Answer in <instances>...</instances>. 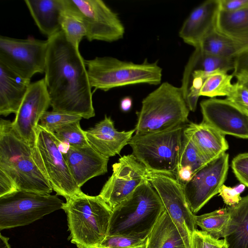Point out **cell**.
I'll use <instances>...</instances> for the list:
<instances>
[{
    "instance_id": "cell-28",
    "label": "cell",
    "mask_w": 248,
    "mask_h": 248,
    "mask_svg": "<svg viewBox=\"0 0 248 248\" xmlns=\"http://www.w3.org/2000/svg\"><path fill=\"white\" fill-rule=\"evenodd\" d=\"M195 222L213 237L219 239L226 236L231 216L227 208L215 210L200 216H194Z\"/></svg>"
},
{
    "instance_id": "cell-16",
    "label": "cell",
    "mask_w": 248,
    "mask_h": 248,
    "mask_svg": "<svg viewBox=\"0 0 248 248\" xmlns=\"http://www.w3.org/2000/svg\"><path fill=\"white\" fill-rule=\"evenodd\" d=\"M202 122L224 135L248 139V115L225 99L211 98L200 103Z\"/></svg>"
},
{
    "instance_id": "cell-36",
    "label": "cell",
    "mask_w": 248,
    "mask_h": 248,
    "mask_svg": "<svg viewBox=\"0 0 248 248\" xmlns=\"http://www.w3.org/2000/svg\"><path fill=\"white\" fill-rule=\"evenodd\" d=\"M226 99L248 115V89L243 84L238 81L233 84Z\"/></svg>"
},
{
    "instance_id": "cell-37",
    "label": "cell",
    "mask_w": 248,
    "mask_h": 248,
    "mask_svg": "<svg viewBox=\"0 0 248 248\" xmlns=\"http://www.w3.org/2000/svg\"><path fill=\"white\" fill-rule=\"evenodd\" d=\"M231 167L241 184L248 187V152L238 154L234 157Z\"/></svg>"
},
{
    "instance_id": "cell-9",
    "label": "cell",
    "mask_w": 248,
    "mask_h": 248,
    "mask_svg": "<svg viewBox=\"0 0 248 248\" xmlns=\"http://www.w3.org/2000/svg\"><path fill=\"white\" fill-rule=\"evenodd\" d=\"M64 203L57 195L22 190L0 197V230L29 225Z\"/></svg>"
},
{
    "instance_id": "cell-38",
    "label": "cell",
    "mask_w": 248,
    "mask_h": 248,
    "mask_svg": "<svg viewBox=\"0 0 248 248\" xmlns=\"http://www.w3.org/2000/svg\"><path fill=\"white\" fill-rule=\"evenodd\" d=\"M246 186L240 184L233 187L223 185L220 187L218 193L222 197L224 202L229 206L234 205L241 201L240 194L245 190Z\"/></svg>"
},
{
    "instance_id": "cell-17",
    "label": "cell",
    "mask_w": 248,
    "mask_h": 248,
    "mask_svg": "<svg viewBox=\"0 0 248 248\" xmlns=\"http://www.w3.org/2000/svg\"><path fill=\"white\" fill-rule=\"evenodd\" d=\"M62 152L74 180L80 188L91 179L108 171L109 158L90 145L84 147L66 145Z\"/></svg>"
},
{
    "instance_id": "cell-32",
    "label": "cell",
    "mask_w": 248,
    "mask_h": 248,
    "mask_svg": "<svg viewBox=\"0 0 248 248\" xmlns=\"http://www.w3.org/2000/svg\"><path fill=\"white\" fill-rule=\"evenodd\" d=\"M52 133L62 143L75 147H84L89 145L85 131L80 126V121L67 123L56 129Z\"/></svg>"
},
{
    "instance_id": "cell-18",
    "label": "cell",
    "mask_w": 248,
    "mask_h": 248,
    "mask_svg": "<svg viewBox=\"0 0 248 248\" xmlns=\"http://www.w3.org/2000/svg\"><path fill=\"white\" fill-rule=\"evenodd\" d=\"M219 0H207L196 7L183 23L179 36L186 44L198 47L216 29Z\"/></svg>"
},
{
    "instance_id": "cell-12",
    "label": "cell",
    "mask_w": 248,
    "mask_h": 248,
    "mask_svg": "<svg viewBox=\"0 0 248 248\" xmlns=\"http://www.w3.org/2000/svg\"><path fill=\"white\" fill-rule=\"evenodd\" d=\"M229 154L224 153L208 162L183 185L187 204L194 214L218 193L229 169Z\"/></svg>"
},
{
    "instance_id": "cell-24",
    "label": "cell",
    "mask_w": 248,
    "mask_h": 248,
    "mask_svg": "<svg viewBox=\"0 0 248 248\" xmlns=\"http://www.w3.org/2000/svg\"><path fill=\"white\" fill-rule=\"evenodd\" d=\"M197 48L204 53L234 59L248 50V40L226 36L215 29Z\"/></svg>"
},
{
    "instance_id": "cell-15",
    "label": "cell",
    "mask_w": 248,
    "mask_h": 248,
    "mask_svg": "<svg viewBox=\"0 0 248 248\" xmlns=\"http://www.w3.org/2000/svg\"><path fill=\"white\" fill-rule=\"evenodd\" d=\"M50 106V100L44 78L31 82L12 126L17 135L31 147L35 144L39 121Z\"/></svg>"
},
{
    "instance_id": "cell-14",
    "label": "cell",
    "mask_w": 248,
    "mask_h": 248,
    "mask_svg": "<svg viewBox=\"0 0 248 248\" xmlns=\"http://www.w3.org/2000/svg\"><path fill=\"white\" fill-rule=\"evenodd\" d=\"M112 167L98 195L113 209L148 179L149 170L132 154L121 157Z\"/></svg>"
},
{
    "instance_id": "cell-39",
    "label": "cell",
    "mask_w": 248,
    "mask_h": 248,
    "mask_svg": "<svg viewBox=\"0 0 248 248\" xmlns=\"http://www.w3.org/2000/svg\"><path fill=\"white\" fill-rule=\"evenodd\" d=\"M233 77L248 78V50L234 59Z\"/></svg>"
},
{
    "instance_id": "cell-43",
    "label": "cell",
    "mask_w": 248,
    "mask_h": 248,
    "mask_svg": "<svg viewBox=\"0 0 248 248\" xmlns=\"http://www.w3.org/2000/svg\"><path fill=\"white\" fill-rule=\"evenodd\" d=\"M9 238L2 235L1 234L0 235V248H11L9 243Z\"/></svg>"
},
{
    "instance_id": "cell-1",
    "label": "cell",
    "mask_w": 248,
    "mask_h": 248,
    "mask_svg": "<svg viewBox=\"0 0 248 248\" xmlns=\"http://www.w3.org/2000/svg\"><path fill=\"white\" fill-rule=\"evenodd\" d=\"M44 79L53 110L95 116L85 60L60 31L47 38Z\"/></svg>"
},
{
    "instance_id": "cell-26",
    "label": "cell",
    "mask_w": 248,
    "mask_h": 248,
    "mask_svg": "<svg viewBox=\"0 0 248 248\" xmlns=\"http://www.w3.org/2000/svg\"><path fill=\"white\" fill-rule=\"evenodd\" d=\"M216 30L233 38L248 40V7L232 12L219 10Z\"/></svg>"
},
{
    "instance_id": "cell-21",
    "label": "cell",
    "mask_w": 248,
    "mask_h": 248,
    "mask_svg": "<svg viewBox=\"0 0 248 248\" xmlns=\"http://www.w3.org/2000/svg\"><path fill=\"white\" fill-rule=\"evenodd\" d=\"M184 132L192 139L208 161L226 153L229 148L225 135L202 122L189 123L185 126Z\"/></svg>"
},
{
    "instance_id": "cell-41",
    "label": "cell",
    "mask_w": 248,
    "mask_h": 248,
    "mask_svg": "<svg viewBox=\"0 0 248 248\" xmlns=\"http://www.w3.org/2000/svg\"><path fill=\"white\" fill-rule=\"evenodd\" d=\"M220 10L232 12L248 7V0H219Z\"/></svg>"
},
{
    "instance_id": "cell-29",
    "label": "cell",
    "mask_w": 248,
    "mask_h": 248,
    "mask_svg": "<svg viewBox=\"0 0 248 248\" xmlns=\"http://www.w3.org/2000/svg\"><path fill=\"white\" fill-rule=\"evenodd\" d=\"M198 68L203 70L207 76L217 72H226L233 70L234 59L204 53L195 48L189 58Z\"/></svg>"
},
{
    "instance_id": "cell-23",
    "label": "cell",
    "mask_w": 248,
    "mask_h": 248,
    "mask_svg": "<svg viewBox=\"0 0 248 248\" xmlns=\"http://www.w3.org/2000/svg\"><path fill=\"white\" fill-rule=\"evenodd\" d=\"M227 209L231 219L224 238L228 248H248V195Z\"/></svg>"
},
{
    "instance_id": "cell-44",
    "label": "cell",
    "mask_w": 248,
    "mask_h": 248,
    "mask_svg": "<svg viewBox=\"0 0 248 248\" xmlns=\"http://www.w3.org/2000/svg\"><path fill=\"white\" fill-rule=\"evenodd\" d=\"M237 81L243 84L248 89V78L244 77H237L236 78Z\"/></svg>"
},
{
    "instance_id": "cell-3",
    "label": "cell",
    "mask_w": 248,
    "mask_h": 248,
    "mask_svg": "<svg viewBox=\"0 0 248 248\" xmlns=\"http://www.w3.org/2000/svg\"><path fill=\"white\" fill-rule=\"evenodd\" d=\"M0 170L18 190L50 194L53 188L32 157V147L16 132L9 120H0Z\"/></svg>"
},
{
    "instance_id": "cell-8",
    "label": "cell",
    "mask_w": 248,
    "mask_h": 248,
    "mask_svg": "<svg viewBox=\"0 0 248 248\" xmlns=\"http://www.w3.org/2000/svg\"><path fill=\"white\" fill-rule=\"evenodd\" d=\"M60 142L52 133L38 124L32 157L56 195L66 200L83 192L71 174Z\"/></svg>"
},
{
    "instance_id": "cell-22",
    "label": "cell",
    "mask_w": 248,
    "mask_h": 248,
    "mask_svg": "<svg viewBox=\"0 0 248 248\" xmlns=\"http://www.w3.org/2000/svg\"><path fill=\"white\" fill-rule=\"evenodd\" d=\"M40 31L49 38L61 31L60 16L63 0H25Z\"/></svg>"
},
{
    "instance_id": "cell-7",
    "label": "cell",
    "mask_w": 248,
    "mask_h": 248,
    "mask_svg": "<svg viewBox=\"0 0 248 248\" xmlns=\"http://www.w3.org/2000/svg\"><path fill=\"white\" fill-rule=\"evenodd\" d=\"M185 126L135 134L128 144L132 154L149 171L175 176Z\"/></svg>"
},
{
    "instance_id": "cell-27",
    "label": "cell",
    "mask_w": 248,
    "mask_h": 248,
    "mask_svg": "<svg viewBox=\"0 0 248 248\" xmlns=\"http://www.w3.org/2000/svg\"><path fill=\"white\" fill-rule=\"evenodd\" d=\"M60 24L67 40L79 49V44L86 35V29L80 14L72 0H63Z\"/></svg>"
},
{
    "instance_id": "cell-20",
    "label": "cell",
    "mask_w": 248,
    "mask_h": 248,
    "mask_svg": "<svg viewBox=\"0 0 248 248\" xmlns=\"http://www.w3.org/2000/svg\"><path fill=\"white\" fill-rule=\"evenodd\" d=\"M31 83V80L22 78L0 63L1 115L16 113Z\"/></svg>"
},
{
    "instance_id": "cell-5",
    "label": "cell",
    "mask_w": 248,
    "mask_h": 248,
    "mask_svg": "<svg viewBox=\"0 0 248 248\" xmlns=\"http://www.w3.org/2000/svg\"><path fill=\"white\" fill-rule=\"evenodd\" d=\"M189 109L180 87L165 82L149 93L136 112L135 134L163 131L188 122Z\"/></svg>"
},
{
    "instance_id": "cell-34",
    "label": "cell",
    "mask_w": 248,
    "mask_h": 248,
    "mask_svg": "<svg viewBox=\"0 0 248 248\" xmlns=\"http://www.w3.org/2000/svg\"><path fill=\"white\" fill-rule=\"evenodd\" d=\"M147 238L107 235L96 248H145Z\"/></svg>"
},
{
    "instance_id": "cell-10",
    "label": "cell",
    "mask_w": 248,
    "mask_h": 248,
    "mask_svg": "<svg viewBox=\"0 0 248 248\" xmlns=\"http://www.w3.org/2000/svg\"><path fill=\"white\" fill-rule=\"evenodd\" d=\"M47 40L21 39L0 35V63L23 79L44 73Z\"/></svg>"
},
{
    "instance_id": "cell-42",
    "label": "cell",
    "mask_w": 248,
    "mask_h": 248,
    "mask_svg": "<svg viewBox=\"0 0 248 248\" xmlns=\"http://www.w3.org/2000/svg\"><path fill=\"white\" fill-rule=\"evenodd\" d=\"M132 106V99L129 96H126L123 98L120 102V108L123 112L129 111Z\"/></svg>"
},
{
    "instance_id": "cell-25",
    "label": "cell",
    "mask_w": 248,
    "mask_h": 248,
    "mask_svg": "<svg viewBox=\"0 0 248 248\" xmlns=\"http://www.w3.org/2000/svg\"><path fill=\"white\" fill-rule=\"evenodd\" d=\"M145 248H186L177 228L165 210L147 237Z\"/></svg>"
},
{
    "instance_id": "cell-4",
    "label": "cell",
    "mask_w": 248,
    "mask_h": 248,
    "mask_svg": "<svg viewBox=\"0 0 248 248\" xmlns=\"http://www.w3.org/2000/svg\"><path fill=\"white\" fill-rule=\"evenodd\" d=\"M69 238L78 248H96L107 236L112 208L99 195L83 193L66 200Z\"/></svg>"
},
{
    "instance_id": "cell-2",
    "label": "cell",
    "mask_w": 248,
    "mask_h": 248,
    "mask_svg": "<svg viewBox=\"0 0 248 248\" xmlns=\"http://www.w3.org/2000/svg\"><path fill=\"white\" fill-rule=\"evenodd\" d=\"M164 211L160 197L147 179L112 209L107 235L147 238Z\"/></svg>"
},
{
    "instance_id": "cell-13",
    "label": "cell",
    "mask_w": 248,
    "mask_h": 248,
    "mask_svg": "<svg viewBox=\"0 0 248 248\" xmlns=\"http://www.w3.org/2000/svg\"><path fill=\"white\" fill-rule=\"evenodd\" d=\"M86 29V39L113 42L122 39L124 27L117 13L101 0H72Z\"/></svg>"
},
{
    "instance_id": "cell-31",
    "label": "cell",
    "mask_w": 248,
    "mask_h": 248,
    "mask_svg": "<svg viewBox=\"0 0 248 248\" xmlns=\"http://www.w3.org/2000/svg\"><path fill=\"white\" fill-rule=\"evenodd\" d=\"M233 77L226 72H217L210 74L205 79L200 91L199 95L215 98L227 96L232 86Z\"/></svg>"
},
{
    "instance_id": "cell-19",
    "label": "cell",
    "mask_w": 248,
    "mask_h": 248,
    "mask_svg": "<svg viewBox=\"0 0 248 248\" xmlns=\"http://www.w3.org/2000/svg\"><path fill=\"white\" fill-rule=\"evenodd\" d=\"M135 133V129L118 131L111 118L105 115L104 119L93 127L85 131L89 145L101 155L109 158L119 155Z\"/></svg>"
},
{
    "instance_id": "cell-40",
    "label": "cell",
    "mask_w": 248,
    "mask_h": 248,
    "mask_svg": "<svg viewBox=\"0 0 248 248\" xmlns=\"http://www.w3.org/2000/svg\"><path fill=\"white\" fill-rule=\"evenodd\" d=\"M18 190L11 179L5 173L0 170V197Z\"/></svg>"
},
{
    "instance_id": "cell-33",
    "label": "cell",
    "mask_w": 248,
    "mask_h": 248,
    "mask_svg": "<svg viewBox=\"0 0 248 248\" xmlns=\"http://www.w3.org/2000/svg\"><path fill=\"white\" fill-rule=\"evenodd\" d=\"M82 118L78 114L52 110L43 113L39 124L47 131L53 133L56 129L67 123L80 121Z\"/></svg>"
},
{
    "instance_id": "cell-6",
    "label": "cell",
    "mask_w": 248,
    "mask_h": 248,
    "mask_svg": "<svg viewBox=\"0 0 248 248\" xmlns=\"http://www.w3.org/2000/svg\"><path fill=\"white\" fill-rule=\"evenodd\" d=\"M91 86L108 91L112 88L137 84L157 85L162 70L157 62L141 63L120 60L116 58L96 57L85 60Z\"/></svg>"
},
{
    "instance_id": "cell-35",
    "label": "cell",
    "mask_w": 248,
    "mask_h": 248,
    "mask_svg": "<svg viewBox=\"0 0 248 248\" xmlns=\"http://www.w3.org/2000/svg\"><path fill=\"white\" fill-rule=\"evenodd\" d=\"M191 248H228V245L224 239H216L196 229L192 233Z\"/></svg>"
},
{
    "instance_id": "cell-11",
    "label": "cell",
    "mask_w": 248,
    "mask_h": 248,
    "mask_svg": "<svg viewBox=\"0 0 248 248\" xmlns=\"http://www.w3.org/2000/svg\"><path fill=\"white\" fill-rule=\"evenodd\" d=\"M148 180L177 228L186 248H191L192 233L197 229V225L186 202L183 185L175 176L150 171Z\"/></svg>"
},
{
    "instance_id": "cell-30",
    "label": "cell",
    "mask_w": 248,
    "mask_h": 248,
    "mask_svg": "<svg viewBox=\"0 0 248 248\" xmlns=\"http://www.w3.org/2000/svg\"><path fill=\"white\" fill-rule=\"evenodd\" d=\"M208 162L192 139L184 132L177 170H188L194 174Z\"/></svg>"
}]
</instances>
